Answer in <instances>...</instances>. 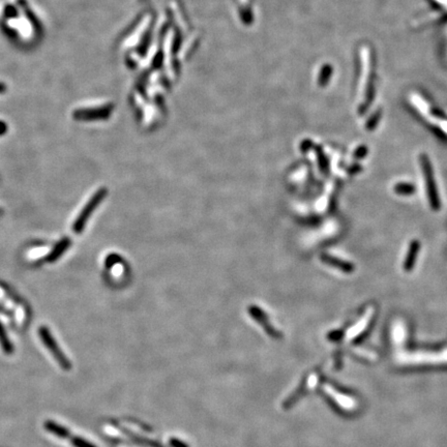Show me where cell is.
I'll use <instances>...</instances> for the list:
<instances>
[{"mask_svg": "<svg viewBox=\"0 0 447 447\" xmlns=\"http://www.w3.org/2000/svg\"><path fill=\"white\" fill-rule=\"evenodd\" d=\"M45 429L49 433H52L53 435H55L57 437L62 438V439H67L75 447H95L92 443L84 440L81 437L73 436L68 432L67 429L63 428L62 426L56 424V423H54L52 421H47L45 423Z\"/></svg>", "mask_w": 447, "mask_h": 447, "instance_id": "277c9868", "label": "cell"}, {"mask_svg": "<svg viewBox=\"0 0 447 447\" xmlns=\"http://www.w3.org/2000/svg\"><path fill=\"white\" fill-rule=\"evenodd\" d=\"M70 239L68 237H65L63 239H61L58 243L56 244L55 248L53 249V251L48 255L47 257V261L50 263H53L55 261L58 260V259L67 251V249L70 246Z\"/></svg>", "mask_w": 447, "mask_h": 447, "instance_id": "52a82bcc", "label": "cell"}, {"mask_svg": "<svg viewBox=\"0 0 447 447\" xmlns=\"http://www.w3.org/2000/svg\"><path fill=\"white\" fill-rule=\"evenodd\" d=\"M111 112L110 107H102L95 109H80L74 112V119L80 121L103 120L109 117Z\"/></svg>", "mask_w": 447, "mask_h": 447, "instance_id": "5b68a950", "label": "cell"}, {"mask_svg": "<svg viewBox=\"0 0 447 447\" xmlns=\"http://www.w3.org/2000/svg\"><path fill=\"white\" fill-rule=\"evenodd\" d=\"M1 214H2V210H1V209H0V215H1Z\"/></svg>", "mask_w": 447, "mask_h": 447, "instance_id": "9a60e30c", "label": "cell"}, {"mask_svg": "<svg viewBox=\"0 0 447 447\" xmlns=\"http://www.w3.org/2000/svg\"><path fill=\"white\" fill-rule=\"evenodd\" d=\"M0 345H1L3 351L6 354H10L13 351L12 345H11V343L5 333V329L1 323H0Z\"/></svg>", "mask_w": 447, "mask_h": 447, "instance_id": "9c48e42d", "label": "cell"}, {"mask_svg": "<svg viewBox=\"0 0 447 447\" xmlns=\"http://www.w3.org/2000/svg\"><path fill=\"white\" fill-rule=\"evenodd\" d=\"M6 129H7V127H6L5 123L0 121V135H3L6 132Z\"/></svg>", "mask_w": 447, "mask_h": 447, "instance_id": "4fadbf2b", "label": "cell"}, {"mask_svg": "<svg viewBox=\"0 0 447 447\" xmlns=\"http://www.w3.org/2000/svg\"><path fill=\"white\" fill-rule=\"evenodd\" d=\"M38 336H39L40 340L42 341V343H44L46 347L48 348V350L52 353L53 357L56 359V362L59 364V366L65 371L70 370V368H71L70 362L64 355V353L60 350V347L58 346V344L56 343L55 339L52 337L49 329L45 326L39 327L38 328Z\"/></svg>", "mask_w": 447, "mask_h": 447, "instance_id": "3957f363", "label": "cell"}, {"mask_svg": "<svg viewBox=\"0 0 447 447\" xmlns=\"http://www.w3.org/2000/svg\"><path fill=\"white\" fill-rule=\"evenodd\" d=\"M5 90H6V86L3 83L0 82V93L5 92Z\"/></svg>", "mask_w": 447, "mask_h": 447, "instance_id": "5bb4252c", "label": "cell"}, {"mask_svg": "<svg viewBox=\"0 0 447 447\" xmlns=\"http://www.w3.org/2000/svg\"><path fill=\"white\" fill-rule=\"evenodd\" d=\"M367 152H368L367 147H366V146H362V147H359L358 149H356L354 155H355V157H357V158H362V157L366 156Z\"/></svg>", "mask_w": 447, "mask_h": 447, "instance_id": "7c38bea8", "label": "cell"}, {"mask_svg": "<svg viewBox=\"0 0 447 447\" xmlns=\"http://www.w3.org/2000/svg\"><path fill=\"white\" fill-rule=\"evenodd\" d=\"M370 317H371V315L368 314V315L365 317V318H363L362 320H360V322H359L358 324H356V325L350 330V333H349V337H350V338H354V337L358 336L360 333H362V331L364 330V328H366V326L368 325V322H369V320H370Z\"/></svg>", "mask_w": 447, "mask_h": 447, "instance_id": "8fae6325", "label": "cell"}, {"mask_svg": "<svg viewBox=\"0 0 447 447\" xmlns=\"http://www.w3.org/2000/svg\"><path fill=\"white\" fill-rule=\"evenodd\" d=\"M394 190L400 195H412L415 193V187L410 183H397Z\"/></svg>", "mask_w": 447, "mask_h": 447, "instance_id": "30bf717a", "label": "cell"}, {"mask_svg": "<svg viewBox=\"0 0 447 447\" xmlns=\"http://www.w3.org/2000/svg\"><path fill=\"white\" fill-rule=\"evenodd\" d=\"M420 248L421 244L418 242V240H412V242L410 243L409 251L407 253V257L405 259V261H404V269L406 271H411L413 269L418 252H420Z\"/></svg>", "mask_w": 447, "mask_h": 447, "instance_id": "ba28073f", "label": "cell"}, {"mask_svg": "<svg viewBox=\"0 0 447 447\" xmlns=\"http://www.w3.org/2000/svg\"><path fill=\"white\" fill-rule=\"evenodd\" d=\"M106 196H107V190L103 187V189L97 190V192L90 198V200L87 202V204H86L85 207L82 209V211L80 212L79 216L73 225V230L75 233H77V234L82 233V231L86 226V223H87V221L90 218V215L94 212L96 207L100 203H102V201L105 199Z\"/></svg>", "mask_w": 447, "mask_h": 447, "instance_id": "6da1fadb", "label": "cell"}, {"mask_svg": "<svg viewBox=\"0 0 447 447\" xmlns=\"http://www.w3.org/2000/svg\"><path fill=\"white\" fill-rule=\"evenodd\" d=\"M321 260L323 262L329 264L330 266H334V267H337V268L341 269L344 272L350 273V272H352L355 269V267H354V265L352 263L346 262L344 260H341V259L335 258L333 256H329V255H325V254L322 255L321 256Z\"/></svg>", "mask_w": 447, "mask_h": 447, "instance_id": "8992f818", "label": "cell"}, {"mask_svg": "<svg viewBox=\"0 0 447 447\" xmlns=\"http://www.w3.org/2000/svg\"><path fill=\"white\" fill-rule=\"evenodd\" d=\"M421 165H422V169L424 171V175H425V179H426V185H427V192H428L430 205L434 210H439L441 204H440V199H439L438 192H437V186L435 183L434 173H433L432 165H431L429 157L426 154L421 155Z\"/></svg>", "mask_w": 447, "mask_h": 447, "instance_id": "7a4b0ae2", "label": "cell"}]
</instances>
